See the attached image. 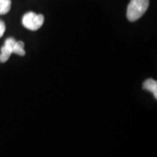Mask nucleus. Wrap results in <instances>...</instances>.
Instances as JSON below:
<instances>
[{
	"label": "nucleus",
	"instance_id": "nucleus-1",
	"mask_svg": "<svg viewBox=\"0 0 157 157\" xmlns=\"http://www.w3.org/2000/svg\"><path fill=\"white\" fill-rule=\"evenodd\" d=\"M25 44L22 41H16L13 38H9L6 40L5 45L1 48L0 53V62L5 63L9 59L12 53L19 56H24L25 54Z\"/></svg>",
	"mask_w": 157,
	"mask_h": 157
},
{
	"label": "nucleus",
	"instance_id": "nucleus-2",
	"mask_svg": "<svg viewBox=\"0 0 157 157\" xmlns=\"http://www.w3.org/2000/svg\"><path fill=\"white\" fill-rule=\"evenodd\" d=\"M148 6L149 0H131L127 11L128 19L131 22L138 20L146 12Z\"/></svg>",
	"mask_w": 157,
	"mask_h": 157
},
{
	"label": "nucleus",
	"instance_id": "nucleus-3",
	"mask_svg": "<svg viewBox=\"0 0 157 157\" xmlns=\"http://www.w3.org/2000/svg\"><path fill=\"white\" fill-rule=\"evenodd\" d=\"M44 16L42 14H36L34 12H27L22 18L23 25L31 31L39 30L44 24Z\"/></svg>",
	"mask_w": 157,
	"mask_h": 157
},
{
	"label": "nucleus",
	"instance_id": "nucleus-4",
	"mask_svg": "<svg viewBox=\"0 0 157 157\" xmlns=\"http://www.w3.org/2000/svg\"><path fill=\"white\" fill-rule=\"evenodd\" d=\"M143 89L147 90L151 92L155 98L157 99V82L156 80H154L153 78H147L144 82L142 86Z\"/></svg>",
	"mask_w": 157,
	"mask_h": 157
},
{
	"label": "nucleus",
	"instance_id": "nucleus-5",
	"mask_svg": "<svg viewBox=\"0 0 157 157\" xmlns=\"http://www.w3.org/2000/svg\"><path fill=\"white\" fill-rule=\"evenodd\" d=\"M11 7V0H0V15L8 13Z\"/></svg>",
	"mask_w": 157,
	"mask_h": 157
},
{
	"label": "nucleus",
	"instance_id": "nucleus-6",
	"mask_svg": "<svg viewBox=\"0 0 157 157\" xmlns=\"http://www.w3.org/2000/svg\"><path fill=\"white\" fill-rule=\"evenodd\" d=\"M6 24L4 23L3 20H0V38L3 37V35L5 33V32H6Z\"/></svg>",
	"mask_w": 157,
	"mask_h": 157
}]
</instances>
